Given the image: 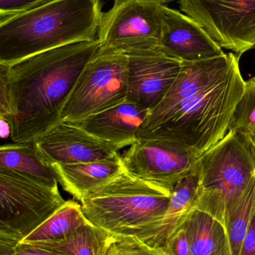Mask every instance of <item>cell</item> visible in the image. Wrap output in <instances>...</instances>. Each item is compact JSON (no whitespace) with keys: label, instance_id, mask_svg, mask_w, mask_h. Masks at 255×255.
<instances>
[{"label":"cell","instance_id":"8","mask_svg":"<svg viewBox=\"0 0 255 255\" xmlns=\"http://www.w3.org/2000/svg\"><path fill=\"white\" fill-rule=\"evenodd\" d=\"M163 6L155 0H114L112 8L102 13L99 50L128 55L160 47Z\"/></svg>","mask_w":255,"mask_h":255},{"label":"cell","instance_id":"27","mask_svg":"<svg viewBox=\"0 0 255 255\" xmlns=\"http://www.w3.org/2000/svg\"><path fill=\"white\" fill-rule=\"evenodd\" d=\"M241 255H255V211L243 243Z\"/></svg>","mask_w":255,"mask_h":255},{"label":"cell","instance_id":"30","mask_svg":"<svg viewBox=\"0 0 255 255\" xmlns=\"http://www.w3.org/2000/svg\"><path fill=\"white\" fill-rule=\"evenodd\" d=\"M17 243L8 240L0 239V255H13Z\"/></svg>","mask_w":255,"mask_h":255},{"label":"cell","instance_id":"5","mask_svg":"<svg viewBox=\"0 0 255 255\" xmlns=\"http://www.w3.org/2000/svg\"><path fill=\"white\" fill-rule=\"evenodd\" d=\"M196 208L227 230L229 218L255 176V149L247 135L227 134L199 157Z\"/></svg>","mask_w":255,"mask_h":255},{"label":"cell","instance_id":"28","mask_svg":"<svg viewBox=\"0 0 255 255\" xmlns=\"http://www.w3.org/2000/svg\"><path fill=\"white\" fill-rule=\"evenodd\" d=\"M13 255H57L32 244L19 243L14 249Z\"/></svg>","mask_w":255,"mask_h":255},{"label":"cell","instance_id":"10","mask_svg":"<svg viewBox=\"0 0 255 255\" xmlns=\"http://www.w3.org/2000/svg\"><path fill=\"white\" fill-rule=\"evenodd\" d=\"M199 157L178 142L158 138L138 139L121 155L126 170L171 189L196 171Z\"/></svg>","mask_w":255,"mask_h":255},{"label":"cell","instance_id":"29","mask_svg":"<svg viewBox=\"0 0 255 255\" xmlns=\"http://www.w3.org/2000/svg\"><path fill=\"white\" fill-rule=\"evenodd\" d=\"M0 135L1 139H10L11 136V123L10 119L6 118H0Z\"/></svg>","mask_w":255,"mask_h":255},{"label":"cell","instance_id":"7","mask_svg":"<svg viewBox=\"0 0 255 255\" xmlns=\"http://www.w3.org/2000/svg\"><path fill=\"white\" fill-rule=\"evenodd\" d=\"M128 55L97 51L84 69L61 110V122L79 124L85 118L127 100Z\"/></svg>","mask_w":255,"mask_h":255},{"label":"cell","instance_id":"11","mask_svg":"<svg viewBox=\"0 0 255 255\" xmlns=\"http://www.w3.org/2000/svg\"><path fill=\"white\" fill-rule=\"evenodd\" d=\"M239 58L236 54L226 53L205 61L182 62L178 77L160 104L150 112L138 137L164 124L184 103L221 80Z\"/></svg>","mask_w":255,"mask_h":255},{"label":"cell","instance_id":"21","mask_svg":"<svg viewBox=\"0 0 255 255\" xmlns=\"http://www.w3.org/2000/svg\"><path fill=\"white\" fill-rule=\"evenodd\" d=\"M87 222L82 205L73 200L66 201L59 209L19 243L45 244L64 239Z\"/></svg>","mask_w":255,"mask_h":255},{"label":"cell","instance_id":"20","mask_svg":"<svg viewBox=\"0 0 255 255\" xmlns=\"http://www.w3.org/2000/svg\"><path fill=\"white\" fill-rule=\"evenodd\" d=\"M112 237L87 220L64 239L32 245L57 255H106Z\"/></svg>","mask_w":255,"mask_h":255},{"label":"cell","instance_id":"18","mask_svg":"<svg viewBox=\"0 0 255 255\" xmlns=\"http://www.w3.org/2000/svg\"><path fill=\"white\" fill-rule=\"evenodd\" d=\"M190 255H230L226 228L214 217L195 208L186 220Z\"/></svg>","mask_w":255,"mask_h":255},{"label":"cell","instance_id":"23","mask_svg":"<svg viewBox=\"0 0 255 255\" xmlns=\"http://www.w3.org/2000/svg\"><path fill=\"white\" fill-rule=\"evenodd\" d=\"M255 130V77L245 82L244 92L240 98L229 131L239 132L250 136Z\"/></svg>","mask_w":255,"mask_h":255},{"label":"cell","instance_id":"33","mask_svg":"<svg viewBox=\"0 0 255 255\" xmlns=\"http://www.w3.org/2000/svg\"></svg>","mask_w":255,"mask_h":255},{"label":"cell","instance_id":"4","mask_svg":"<svg viewBox=\"0 0 255 255\" xmlns=\"http://www.w3.org/2000/svg\"><path fill=\"white\" fill-rule=\"evenodd\" d=\"M244 87L238 60L221 80L195 96L170 119L138 139H169L201 156L227 134Z\"/></svg>","mask_w":255,"mask_h":255},{"label":"cell","instance_id":"15","mask_svg":"<svg viewBox=\"0 0 255 255\" xmlns=\"http://www.w3.org/2000/svg\"><path fill=\"white\" fill-rule=\"evenodd\" d=\"M149 114L148 109L126 100L85 118L77 125L120 150L138 140V133Z\"/></svg>","mask_w":255,"mask_h":255},{"label":"cell","instance_id":"2","mask_svg":"<svg viewBox=\"0 0 255 255\" xmlns=\"http://www.w3.org/2000/svg\"><path fill=\"white\" fill-rule=\"evenodd\" d=\"M100 0H48L0 19V64L81 41L97 40Z\"/></svg>","mask_w":255,"mask_h":255},{"label":"cell","instance_id":"14","mask_svg":"<svg viewBox=\"0 0 255 255\" xmlns=\"http://www.w3.org/2000/svg\"><path fill=\"white\" fill-rule=\"evenodd\" d=\"M160 48L181 62H198L226 54L197 21L165 4Z\"/></svg>","mask_w":255,"mask_h":255},{"label":"cell","instance_id":"31","mask_svg":"<svg viewBox=\"0 0 255 255\" xmlns=\"http://www.w3.org/2000/svg\"><path fill=\"white\" fill-rule=\"evenodd\" d=\"M255 149V130L248 136Z\"/></svg>","mask_w":255,"mask_h":255},{"label":"cell","instance_id":"3","mask_svg":"<svg viewBox=\"0 0 255 255\" xmlns=\"http://www.w3.org/2000/svg\"><path fill=\"white\" fill-rule=\"evenodd\" d=\"M172 189L135 176L124 169L81 201L86 220L115 236L142 240L163 219Z\"/></svg>","mask_w":255,"mask_h":255},{"label":"cell","instance_id":"22","mask_svg":"<svg viewBox=\"0 0 255 255\" xmlns=\"http://www.w3.org/2000/svg\"><path fill=\"white\" fill-rule=\"evenodd\" d=\"M255 211V176L250 181L238 206L229 218L227 232L231 255H241L244 238Z\"/></svg>","mask_w":255,"mask_h":255},{"label":"cell","instance_id":"32","mask_svg":"<svg viewBox=\"0 0 255 255\" xmlns=\"http://www.w3.org/2000/svg\"><path fill=\"white\" fill-rule=\"evenodd\" d=\"M155 1H161L163 3L166 2V0H155Z\"/></svg>","mask_w":255,"mask_h":255},{"label":"cell","instance_id":"13","mask_svg":"<svg viewBox=\"0 0 255 255\" xmlns=\"http://www.w3.org/2000/svg\"><path fill=\"white\" fill-rule=\"evenodd\" d=\"M34 141L49 165L94 161L118 152L113 145L71 123H58Z\"/></svg>","mask_w":255,"mask_h":255},{"label":"cell","instance_id":"25","mask_svg":"<svg viewBox=\"0 0 255 255\" xmlns=\"http://www.w3.org/2000/svg\"><path fill=\"white\" fill-rule=\"evenodd\" d=\"M48 0H0V19L30 10Z\"/></svg>","mask_w":255,"mask_h":255},{"label":"cell","instance_id":"6","mask_svg":"<svg viewBox=\"0 0 255 255\" xmlns=\"http://www.w3.org/2000/svg\"><path fill=\"white\" fill-rule=\"evenodd\" d=\"M65 202L58 186L0 169V239L19 244Z\"/></svg>","mask_w":255,"mask_h":255},{"label":"cell","instance_id":"1","mask_svg":"<svg viewBox=\"0 0 255 255\" xmlns=\"http://www.w3.org/2000/svg\"><path fill=\"white\" fill-rule=\"evenodd\" d=\"M99 47L97 39L76 42L0 64L10 102L11 142L34 140L61 122L66 100Z\"/></svg>","mask_w":255,"mask_h":255},{"label":"cell","instance_id":"24","mask_svg":"<svg viewBox=\"0 0 255 255\" xmlns=\"http://www.w3.org/2000/svg\"><path fill=\"white\" fill-rule=\"evenodd\" d=\"M106 255H169L163 249L153 247L134 236L112 235Z\"/></svg>","mask_w":255,"mask_h":255},{"label":"cell","instance_id":"26","mask_svg":"<svg viewBox=\"0 0 255 255\" xmlns=\"http://www.w3.org/2000/svg\"><path fill=\"white\" fill-rule=\"evenodd\" d=\"M163 249L169 255H190V244L185 225L175 232Z\"/></svg>","mask_w":255,"mask_h":255},{"label":"cell","instance_id":"17","mask_svg":"<svg viewBox=\"0 0 255 255\" xmlns=\"http://www.w3.org/2000/svg\"><path fill=\"white\" fill-rule=\"evenodd\" d=\"M198 189L199 175L196 169L175 184L164 217L142 241L151 247L163 249L196 208Z\"/></svg>","mask_w":255,"mask_h":255},{"label":"cell","instance_id":"12","mask_svg":"<svg viewBox=\"0 0 255 255\" xmlns=\"http://www.w3.org/2000/svg\"><path fill=\"white\" fill-rule=\"evenodd\" d=\"M127 100L150 111L164 98L178 77L182 62L160 48L128 54Z\"/></svg>","mask_w":255,"mask_h":255},{"label":"cell","instance_id":"16","mask_svg":"<svg viewBox=\"0 0 255 255\" xmlns=\"http://www.w3.org/2000/svg\"><path fill=\"white\" fill-rule=\"evenodd\" d=\"M63 190L82 201L88 193L109 182L124 171L121 155L82 163L51 164Z\"/></svg>","mask_w":255,"mask_h":255},{"label":"cell","instance_id":"9","mask_svg":"<svg viewBox=\"0 0 255 255\" xmlns=\"http://www.w3.org/2000/svg\"><path fill=\"white\" fill-rule=\"evenodd\" d=\"M222 48L238 56L255 48V0H179Z\"/></svg>","mask_w":255,"mask_h":255},{"label":"cell","instance_id":"19","mask_svg":"<svg viewBox=\"0 0 255 255\" xmlns=\"http://www.w3.org/2000/svg\"><path fill=\"white\" fill-rule=\"evenodd\" d=\"M0 169L15 171L49 185L58 186L55 172L40 154L34 140L1 145Z\"/></svg>","mask_w":255,"mask_h":255}]
</instances>
